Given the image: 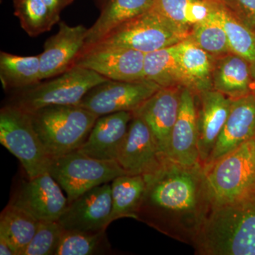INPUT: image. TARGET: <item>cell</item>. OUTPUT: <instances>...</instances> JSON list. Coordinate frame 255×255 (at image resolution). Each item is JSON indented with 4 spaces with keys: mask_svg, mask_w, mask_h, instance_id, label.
Here are the masks:
<instances>
[{
    "mask_svg": "<svg viewBox=\"0 0 255 255\" xmlns=\"http://www.w3.org/2000/svg\"><path fill=\"white\" fill-rule=\"evenodd\" d=\"M144 77L145 80L155 82L161 87L191 89L190 82L183 70L179 59V43L146 53Z\"/></svg>",
    "mask_w": 255,
    "mask_h": 255,
    "instance_id": "obj_21",
    "label": "cell"
},
{
    "mask_svg": "<svg viewBox=\"0 0 255 255\" xmlns=\"http://www.w3.org/2000/svg\"><path fill=\"white\" fill-rule=\"evenodd\" d=\"M55 14L60 15L61 11L73 2L74 0H43Z\"/></svg>",
    "mask_w": 255,
    "mask_h": 255,
    "instance_id": "obj_33",
    "label": "cell"
},
{
    "mask_svg": "<svg viewBox=\"0 0 255 255\" xmlns=\"http://www.w3.org/2000/svg\"><path fill=\"white\" fill-rule=\"evenodd\" d=\"M14 9L21 28L31 37L49 31L60 19L43 0H14Z\"/></svg>",
    "mask_w": 255,
    "mask_h": 255,
    "instance_id": "obj_28",
    "label": "cell"
},
{
    "mask_svg": "<svg viewBox=\"0 0 255 255\" xmlns=\"http://www.w3.org/2000/svg\"><path fill=\"white\" fill-rule=\"evenodd\" d=\"M112 252L106 230L99 232L64 231L55 255H93Z\"/></svg>",
    "mask_w": 255,
    "mask_h": 255,
    "instance_id": "obj_30",
    "label": "cell"
},
{
    "mask_svg": "<svg viewBox=\"0 0 255 255\" xmlns=\"http://www.w3.org/2000/svg\"><path fill=\"white\" fill-rule=\"evenodd\" d=\"M132 112H120L101 116L78 151L93 158L116 160L127 134Z\"/></svg>",
    "mask_w": 255,
    "mask_h": 255,
    "instance_id": "obj_18",
    "label": "cell"
},
{
    "mask_svg": "<svg viewBox=\"0 0 255 255\" xmlns=\"http://www.w3.org/2000/svg\"><path fill=\"white\" fill-rule=\"evenodd\" d=\"M198 148L203 167L206 165L231 111L232 100L214 89L195 94Z\"/></svg>",
    "mask_w": 255,
    "mask_h": 255,
    "instance_id": "obj_14",
    "label": "cell"
},
{
    "mask_svg": "<svg viewBox=\"0 0 255 255\" xmlns=\"http://www.w3.org/2000/svg\"><path fill=\"white\" fill-rule=\"evenodd\" d=\"M48 172L65 191L68 202L127 174L116 160L93 158L78 150L51 159Z\"/></svg>",
    "mask_w": 255,
    "mask_h": 255,
    "instance_id": "obj_7",
    "label": "cell"
},
{
    "mask_svg": "<svg viewBox=\"0 0 255 255\" xmlns=\"http://www.w3.org/2000/svg\"><path fill=\"white\" fill-rule=\"evenodd\" d=\"M58 182L49 172L23 180L9 204L17 206L39 221H58L68 204Z\"/></svg>",
    "mask_w": 255,
    "mask_h": 255,
    "instance_id": "obj_10",
    "label": "cell"
},
{
    "mask_svg": "<svg viewBox=\"0 0 255 255\" xmlns=\"http://www.w3.org/2000/svg\"><path fill=\"white\" fill-rule=\"evenodd\" d=\"M161 87L144 80L124 82L107 80L87 92L79 106L98 117L120 112H133Z\"/></svg>",
    "mask_w": 255,
    "mask_h": 255,
    "instance_id": "obj_8",
    "label": "cell"
},
{
    "mask_svg": "<svg viewBox=\"0 0 255 255\" xmlns=\"http://www.w3.org/2000/svg\"></svg>",
    "mask_w": 255,
    "mask_h": 255,
    "instance_id": "obj_39",
    "label": "cell"
},
{
    "mask_svg": "<svg viewBox=\"0 0 255 255\" xmlns=\"http://www.w3.org/2000/svg\"><path fill=\"white\" fill-rule=\"evenodd\" d=\"M213 208L255 192V138L204 167Z\"/></svg>",
    "mask_w": 255,
    "mask_h": 255,
    "instance_id": "obj_3",
    "label": "cell"
},
{
    "mask_svg": "<svg viewBox=\"0 0 255 255\" xmlns=\"http://www.w3.org/2000/svg\"><path fill=\"white\" fill-rule=\"evenodd\" d=\"M182 87H161L132 114L140 117L153 134L159 150L167 157L169 140L181 105Z\"/></svg>",
    "mask_w": 255,
    "mask_h": 255,
    "instance_id": "obj_15",
    "label": "cell"
},
{
    "mask_svg": "<svg viewBox=\"0 0 255 255\" xmlns=\"http://www.w3.org/2000/svg\"><path fill=\"white\" fill-rule=\"evenodd\" d=\"M0 255H15L9 243L6 242L4 238L1 237V236H0Z\"/></svg>",
    "mask_w": 255,
    "mask_h": 255,
    "instance_id": "obj_34",
    "label": "cell"
},
{
    "mask_svg": "<svg viewBox=\"0 0 255 255\" xmlns=\"http://www.w3.org/2000/svg\"><path fill=\"white\" fill-rule=\"evenodd\" d=\"M255 138V94L232 100L231 111L206 166Z\"/></svg>",
    "mask_w": 255,
    "mask_h": 255,
    "instance_id": "obj_17",
    "label": "cell"
},
{
    "mask_svg": "<svg viewBox=\"0 0 255 255\" xmlns=\"http://www.w3.org/2000/svg\"><path fill=\"white\" fill-rule=\"evenodd\" d=\"M107 80L90 69L75 65L48 81L18 90L9 104L28 112L48 106L79 105L87 92Z\"/></svg>",
    "mask_w": 255,
    "mask_h": 255,
    "instance_id": "obj_5",
    "label": "cell"
},
{
    "mask_svg": "<svg viewBox=\"0 0 255 255\" xmlns=\"http://www.w3.org/2000/svg\"><path fill=\"white\" fill-rule=\"evenodd\" d=\"M88 28L70 26L64 21L55 35L46 40L40 57L41 80L58 76L75 66L85 45Z\"/></svg>",
    "mask_w": 255,
    "mask_h": 255,
    "instance_id": "obj_13",
    "label": "cell"
},
{
    "mask_svg": "<svg viewBox=\"0 0 255 255\" xmlns=\"http://www.w3.org/2000/svg\"><path fill=\"white\" fill-rule=\"evenodd\" d=\"M216 1H221V2H222V0H216Z\"/></svg>",
    "mask_w": 255,
    "mask_h": 255,
    "instance_id": "obj_38",
    "label": "cell"
},
{
    "mask_svg": "<svg viewBox=\"0 0 255 255\" xmlns=\"http://www.w3.org/2000/svg\"><path fill=\"white\" fill-rule=\"evenodd\" d=\"M112 211L110 223L123 218L136 219V214L145 193L146 183L142 175L124 174L111 183Z\"/></svg>",
    "mask_w": 255,
    "mask_h": 255,
    "instance_id": "obj_24",
    "label": "cell"
},
{
    "mask_svg": "<svg viewBox=\"0 0 255 255\" xmlns=\"http://www.w3.org/2000/svg\"><path fill=\"white\" fill-rule=\"evenodd\" d=\"M64 231L58 221H40L36 234L21 255H55Z\"/></svg>",
    "mask_w": 255,
    "mask_h": 255,
    "instance_id": "obj_31",
    "label": "cell"
},
{
    "mask_svg": "<svg viewBox=\"0 0 255 255\" xmlns=\"http://www.w3.org/2000/svg\"><path fill=\"white\" fill-rule=\"evenodd\" d=\"M218 3L205 19L191 28L189 38L215 58L231 53L227 35L217 14Z\"/></svg>",
    "mask_w": 255,
    "mask_h": 255,
    "instance_id": "obj_29",
    "label": "cell"
},
{
    "mask_svg": "<svg viewBox=\"0 0 255 255\" xmlns=\"http://www.w3.org/2000/svg\"><path fill=\"white\" fill-rule=\"evenodd\" d=\"M221 1L216 0H154L156 11L179 26L190 29L205 19Z\"/></svg>",
    "mask_w": 255,
    "mask_h": 255,
    "instance_id": "obj_26",
    "label": "cell"
},
{
    "mask_svg": "<svg viewBox=\"0 0 255 255\" xmlns=\"http://www.w3.org/2000/svg\"><path fill=\"white\" fill-rule=\"evenodd\" d=\"M29 114L51 159L78 150L100 117L79 105L48 106Z\"/></svg>",
    "mask_w": 255,
    "mask_h": 255,
    "instance_id": "obj_2",
    "label": "cell"
},
{
    "mask_svg": "<svg viewBox=\"0 0 255 255\" xmlns=\"http://www.w3.org/2000/svg\"><path fill=\"white\" fill-rule=\"evenodd\" d=\"M251 72L252 75H253V80H254V82L255 83V64L253 65H251Z\"/></svg>",
    "mask_w": 255,
    "mask_h": 255,
    "instance_id": "obj_35",
    "label": "cell"
},
{
    "mask_svg": "<svg viewBox=\"0 0 255 255\" xmlns=\"http://www.w3.org/2000/svg\"><path fill=\"white\" fill-rule=\"evenodd\" d=\"M183 70L195 94L213 89L212 74L216 58L188 37L179 43Z\"/></svg>",
    "mask_w": 255,
    "mask_h": 255,
    "instance_id": "obj_22",
    "label": "cell"
},
{
    "mask_svg": "<svg viewBox=\"0 0 255 255\" xmlns=\"http://www.w3.org/2000/svg\"><path fill=\"white\" fill-rule=\"evenodd\" d=\"M190 32L152 6L143 14L116 28L95 45L121 47L146 54L184 41Z\"/></svg>",
    "mask_w": 255,
    "mask_h": 255,
    "instance_id": "obj_4",
    "label": "cell"
},
{
    "mask_svg": "<svg viewBox=\"0 0 255 255\" xmlns=\"http://www.w3.org/2000/svg\"><path fill=\"white\" fill-rule=\"evenodd\" d=\"M0 78L4 90L22 89L41 82L39 55L21 56L1 51Z\"/></svg>",
    "mask_w": 255,
    "mask_h": 255,
    "instance_id": "obj_25",
    "label": "cell"
},
{
    "mask_svg": "<svg viewBox=\"0 0 255 255\" xmlns=\"http://www.w3.org/2000/svg\"><path fill=\"white\" fill-rule=\"evenodd\" d=\"M253 93L255 94V83L254 90H253Z\"/></svg>",
    "mask_w": 255,
    "mask_h": 255,
    "instance_id": "obj_37",
    "label": "cell"
},
{
    "mask_svg": "<svg viewBox=\"0 0 255 255\" xmlns=\"http://www.w3.org/2000/svg\"><path fill=\"white\" fill-rule=\"evenodd\" d=\"M112 211V187L106 183L68 202L58 221L65 231L99 232L110 224Z\"/></svg>",
    "mask_w": 255,
    "mask_h": 255,
    "instance_id": "obj_12",
    "label": "cell"
},
{
    "mask_svg": "<svg viewBox=\"0 0 255 255\" xmlns=\"http://www.w3.org/2000/svg\"><path fill=\"white\" fill-rule=\"evenodd\" d=\"M143 177L145 190L135 220L194 246L212 209L204 167L167 159L157 170Z\"/></svg>",
    "mask_w": 255,
    "mask_h": 255,
    "instance_id": "obj_1",
    "label": "cell"
},
{
    "mask_svg": "<svg viewBox=\"0 0 255 255\" xmlns=\"http://www.w3.org/2000/svg\"><path fill=\"white\" fill-rule=\"evenodd\" d=\"M153 3L154 0H106L100 16L88 28L83 50L98 43L116 28L148 11Z\"/></svg>",
    "mask_w": 255,
    "mask_h": 255,
    "instance_id": "obj_20",
    "label": "cell"
},
{
    "mask_svg": "<svg viewBox=\"0 0 255 255\" xmlns=\"http://www.w3.org/2000/svg\"><path fill=\"white\" fill-rule=\"evenodd\" d=\"M0 142L19 160L28 178L48 172L51 158L33 127L29 112L11 104L1 109Z\"/></svg>",
    "mask_w": 255,
    "mask_h": 255,
    "instance_id": "obj_6",
    "label": "cell"
},
{
    "mask_svg": "<svg viewBox=\"0 0 255 255\" xmlns=\"http://www.w3.org/2000/svg\"><path fill=\"white\" fill-rule=\"evenodd\" d=\"M145 55L128 48L95 45L82 52L75 65L90 69L110 80L140 81L145 80Z\"/></svg>",
    "mask_w": 255,
    "mask_h": 255,
    "instance_id": "obj_9",
    "label": "cell"
},
{
    "mask_svg": "<svg viewBox=\"0 0 255 255\" xmlns=\"http://www.w3.org/2000/svg\"><path fill=\"white\" fill-rule=\"evenodd\" d=\"M212 83L213 89L231 100L253 93L255 82L251 63L233 53L216 58Z\"/></svg>",
    "mask_w": 255,
    "mask_h": 255,
    "instance_id": "obj_19",
    "label": "cell"
},
{
    "mask_svg": "<svg viewBox=\"0 0 255 255\" xmlns=\"http://www.w3.org/2000/svg\"><path fill=\"white\" fill-rule=\"evenodd\" d=\"M167 158L183 165L201 164L195 93L187 87L182 89L180 108L171 134Z\"/></svg>",
    "mask_w": 255,
    "mask_h": 255,
    "instance_id": "obj_16",
    "label": "cell"
},
{
    "mask_svg": "<svg viewBox=\"0 0 255 255\" xmlns=\"http://www.w3.org/2000/svg\"><path fill=\"white\" fill-rule=\"evenodd\" d=\"M167 159L159 150L147 124L132 116L117 155L120 167L127 174L145 176L157 170Z\"/></svg>",
    "mask_w": 255,
    "mask_h": 255,
    "instance_id": "obj_11",
    "label": "cell"
},
{
    "mask_svg": "<svg viewBox=\"0 0 255 255\" xmlns=\"http://www.w3.org/2000/svg\"><path fill=\"white\" fill-rule=\"evenodd\" d=\"M99 1H100L101 5L102 6V5L104 4V3L105 2L106 0H99Z\"/></svg>",
    "mask_w": 255,
    "mask_h": 255,
    "instance_id": "obj_36",
    "label": "cell"
},
{
    "mask_svg": "<svg viewBox=\"0 0 255 255\" xmlns=\"http://www.w3.org/2000/svg\"><path fill=\"white\" fill-rule=\"evenodd\" d=\"M216 11L227 35L231 53L245 58L251 65H255V31L240 21L222 2L218 4Z\"/></svg>",
    "mask_w": 255,
    "mask_h": 255,
    "instance_id": "obj_27",
    "label": "cell"
},
{
    "mask_svg": "<svg viewBox=\"0 0 255 255\" xmlns=\"http://www.w3.org/2000/svg\"><path fill=\"white\" fill-rule=\"evenodd\" d=\"M222 3L240 21L255 31V0H222Z\"/></svg>",
    "mask_w": 255,
    "mask_h": 255,
    "instance_id": "obj_32",
    "label": "cell"
},
{
    "mask_svg": "<svg viewBox=\"0 0 255 255\" xmlns=\"http://www.w3.org/2000/svg\"><path fill=\"white\" fill-rule=\"evenodd\" d=\"M40 221L17 206L8 204L0 215V236L15 255H21L36 234Z\"/></svg>",
    "mask_w": 255,
    "mask_h": 255,
    "instance_id": "obj_23",
    "label": "cell"
}]
</instances>
